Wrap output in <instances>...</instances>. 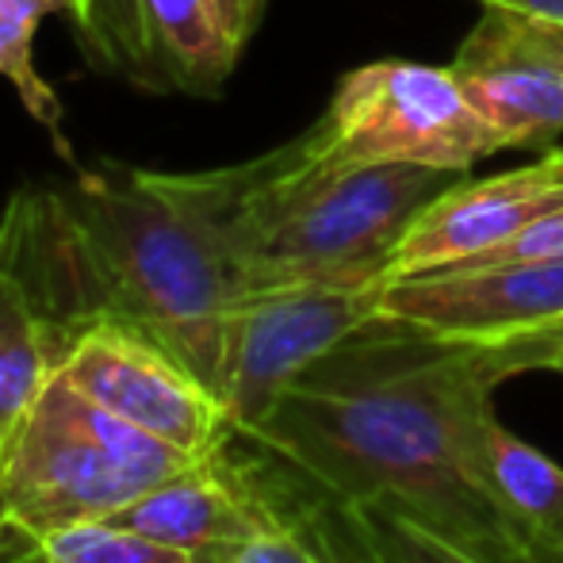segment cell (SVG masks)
I'll list each match as a JSON object with an SVG mask.
<instances>
[{
	"label": "cell",
	"instance_id": "6da1fadb",
	"mask_svg": "<svg viewBox=\"0 0 563 563\" xmlns=\"http://www.w3.org/2000/svg\"><path fill=\"white\" fill-rule=\"evenodd\" d=\"M503 379L495 341L433 338L379 314L230 438L299 487L410 518L475 563H552L475 449Z\"/></svg>",
	"mask_w": 563,
	"mask_h": 563
},
{
	"label": "cell",
	"instance_id": "7a4b0ae2",
	"mask_svg": "<svg viewBox=\"0 0 563 563\" xmlns=\"http://www.w3.org/2000/svg\"><path fill=\"white\" fill-rule=\"evenodd\" d=\"M0 257L27 288L58 364L89 330L123 327L219 395L242 273L177 173L100 162L51 188H20L0 216Z\"/></svg>",
	"mask_w": 563,
	"mask_h": 563
},
{
	"label": "cell",
	"instance_id": "3957f363",
	"mask_svg": "<svg viewBox=\"0 0 563 563\" xmlns=\"http://www.w3.org/2000/svg\"><path fill=\"white\" fill-rule=\"evenodd\" d=\"M203 460L126 426L54 372L0 441V563H23L66 529L115 518Z\"/></svg>",
	"mask_w": 563,
	"mask_h": 563
},
{
	"label": "cell",
	"instance_id": "277c9868",
	"mask_svg": "<svg viewBox=\"0 0 563 563\" xmlns=\"http://www.w3.org/2000/svg\"><path fill=\"white\" fill-rule=\"evenodd\" d=\"M498 150L449 66L384 58L341 77L327 112L291 139V162L303 177L364 165L467 173Z\"/></svg>",
	"mask_w": 563,
	"mask_h": 563
},
{
	"label": "cell",
	"instance_id": "5b68a950",
	"mask_svg": "<svg viewBox=\"0 0 563 563\" xmlns=\"http://www.w3.org/2000/svg\"><path fill=\"white\" fill-rule=\"evenodd\" d=\"M384 284L387 276H330L245 291L230 311L219 376L230 433L257 426L311 364L376 322Z\"/></svg>",
	"mask_w": 563,
	"mask_h": 563
},
{
	"label": "cell",
	"instance_id": "8992f818",
	"mask_svg": "<svg viewBox=\"0 0 563 563\" xmlns=\"http://www.w3.org/2000/svg\"><path fill=\"white\" fill-rule=\"evenodd\" d=\"M58 372L108 415L196 456H216L230 438L219 395L169 349L123 327H97L74 341Z\"/></svg>",
	"mask_w": 563,
	"mask_h": 563
},
{
	"label": "cell",
	"instance_id": "52a82bcc",
	"mask_svg": "<svg viewBox=\"0 0 563 563\" xmlns=\"http://www.w3.org/2000/svg\"><path fill=\"white\" fill-rule=\"evenodd\" d=\"M449 69L503 150L544 146L563 134L560 23L483 4Z\"/></svg>",
	"mask_w": 563,
	"mask_h": 563
},
{
	"label": "cell",
	"instance_id": "ba28073f",
	"mask_svg": "<svg viewBox=\"0 0 563 563\" xmlns=\"http://www.w3.org/2000/svg\"><path fill=\"white\" fill-rule=\"evenodd\" d=\"M379 314L456 341L533 334L563 322V257L498 268H441L387 280Z\"/></svg>",
	"mask_w": 563,
	"mask_h": 563
},
{
	"label": "cell",
	"instance_id": "9c48e42d",
	"mask_svg": "<svg viewBox=\"0 0 563 563\" xmlns=\"http://www.w3.org/2000/svg\"><path fill=\"white\" fill-rule=\"evenodd\" d=\"M563 208V150L487 180H456L402 234L387 280L464 265Z\"/></svg>",
	"mask_w": 563,
	"mask_h": 563
},
{
	"label": "cell",
	"instance_id": "30bf717a",
	"mask_svg": "<svg viewBox=\"0 0 563 563\" xmlns=\"http://www.w3.org/2000/svg\"><path fill=\"white\" fill-rule=\"evenodd\" d=\"M108 521L169 544V549L211 556V552L253 541L280 518L223 452H216L192 472L134 498Z\"/></svg>",
	"mask_w": 563,
	"mask_h": 563
},
{
	"label": "cell",
	"instance_id": "8fae6325",
	"mask_svg": "<svg viewBox=\"0 0 563 563\" xmlns=\"http://www.w3.org/2000/svg\"><path fill=\"white\" fill-rule=\"evenodd\" d=\"M142 15L169 92L219 97L245 51L230 35L219 0H142Z\"/></svg>",
	"mask_w": 563,
	"mask_h": 563
},
{
	"label": "cell",
	"instance_id": "7c38bea8",
	"mask_svg": "<svg viewBox=\"0 0 563 563\" xmlns=\"http://www.w3.org/2000/svg\"><path fill=\"white\" fill-rule=\"evenodd\" d=\"M475 449L483 472L506 506L541 537L544 544L563 541V464L521 441L487 407L475 422Z\"/></svg>",
	"mask_w": 563,
	"mask_h": 563
},
{
	"label": "cell",
	"instance_id": "4fadbf2b",
	"mask_svg": "<svg viewBox=\"0 0 563 563\" xmlns=\"http://www.w3.org/2000/svg\"><path fill=\"white\" fill-rule=\"evenodd\" d=\"M58 372V353L23 280L0 257V441Z\"/></svg>",
	"mask_w": 563,
	"mask_h": 563
},
{
	"label": "cell",
	"instance_id": "5bb4252c",
	"mask_svg": "<svg viewBox=\"0 0 563 563\" xmlns=\"http://www.w3.org/2000/svg\"><path fill=\"white\" fill-rule=\"evenodd\" d=\"M69 31L81 62L100 77L126 81L142 92H169L150 46L142 0H74Z\"/></svg>",
	"mask_w": 563,
	"mask_h": 563
},
{
	"label": "cell",
	"instance_id": "9a60e30c",
	"mask_svg": "<svg viewBox=\"0 0 563 563\" xmlns=\"http://www.w3.org/2000/svg\"><path fill=\"white\" fill-rule=\"evenodd\" d=\"M74 0H0V77L23 108L62 142V100L35 69V31L46 15H69Z\"/></svg>",
	"mask_w": 563,
	"mask_h": 563
},
{
	"label": "cell",
	"instance_id": "2e32d148",
	"mask_svg": "<svg viewBox=\"0 0 563 563\" xmlns=\"http://www.w3.org/2000/svg\"><path fill=\"white\" fill-rule=\"evenodd\" d=\"M23 563H208L192 552L169 549L162 541L112 526V521H89V526L66 529L35 549Z\"/></svg>",
	"mask_w": 563,
	"mask_h": 563
},
{
	"label": "cell",
	"instance_id": "e0dca14e",
	"mask_svg": "<svg viewBox=\"0 0 563 563\" xmlns=\"http://www.w3.org/2000/svg\"><path fill=\"white\" fill-rule=\"evenodd\" d=\"M353 510L361 514L372 544L387 563H475L441 541V537H433L430 529L415 526L410 518H399V514L387 510H361V506H353Z\"/></svg>",
	"mask_w": 563,
	"mask_h": 563
},
{
	"label": "cell",
	"instance_id": "ac0fdd59",
	"mask_svg": "<svg viewBox=\"0 0 563 563\" xmlns=\"http://www.w3.org/2000/svg\"><path fill=\"white\" fill-rule=\"evenodd\" d=\"M556 341H563V322H552V327L533 330V334L495 341V349H498V356H503L506 376H518V372H526V356L529 353H537V349H544V345H556Z\"/></svg>",
	"mask_w": 563,
	"mask_h": 563
},
{
	"label": "cell",
	"instance_id": "d6986e66",
	"mask_svg": "<svg viewBox=\"0 0 563 563\" xmlns=\"http://www.w3.org/2000/svg\"><path fill=\"white\" fill-rule=\"evenodd\" d=\"M219 8H223L230 35L238 38V46H245L257 35L261 20H265V12H268V0H219Z\"/></svg>",
	"mask_w": 563,
	"mask_h": 563
},
{
	"label": "cell",
	"instance_id": "ffe728a7",
	"mask_svg": "<svg viewBox=\"0 0 563 563\" xmlns=\"http://www.w3.org/2000/svg\"><path fill=\"white\" fill-rule=\"evenodd\" d=\"M483 4H498V8H514V12L537 15V20H549L563 27V0H483Z\"/></svg>",
	"mask_w": 563,
	"mask_h": 563
},
{
	"label": "cell",
	"instance_id": "44dd1931",
	"mask_svg": "<svg viewBox=\"0 0 563 563\" xmlns=\"http://www.w3.org/2000/svg\"><path fill=\"white\" fill-rule=\"evenodd\" d=\"M529 368H549V372H563V341H556V345H544L537 349V353L526 356V372Z\"/></svg>",
	"mask_w": 563,
	"mask_h": 563
},
{
	"label": "cell",
	"instance_id": "7402d4cb",
	"mask_svg": "<svg viewBox=\"0 0 563 563\" xmlns=\"http://www.w3.org/2000/svg\"><path fill=\"white\" fill-rule=\"evenodd\" d=\"M549 560L552 563H563V541L560 544H549Z\"/></svg>",
	"mask_w": 563,
	"mask_h": 563
}]
</instances>
